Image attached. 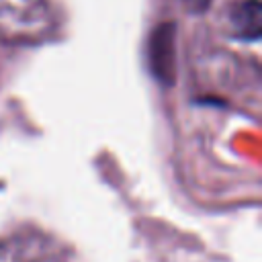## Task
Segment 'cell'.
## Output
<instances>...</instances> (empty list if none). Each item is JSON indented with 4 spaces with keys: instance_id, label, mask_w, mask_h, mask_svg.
I'll use <instances>...</instances> for the list:
<instances>
[{
    "instance_id": "obj_2",
    "label": "cell",
    "mask_w": 262,
    "mask_h": 262,
    "mask_svg": "<svg viewBox=\"0 0 262 262\" xmlns=\"http://www.w3.org/2000/svg\"><path fill=\"white\" fill-rule=\"evenodd\" d=\"M149 68L154 76L172 84L176 78V27L174 23H160L149 37Z\"/></svg>"
},
{
    "instance_id": "obj_1",
    "label": "cell",
    "mask_w": 262,
    "mask_h": 262,
    "mask_svg": "<svg viewBox=\"0 0 262 262\" xmlns=\"http://www.w3.org/2000/svg\"><path fill=\"white\" fill-rule=\"evenodd\" d=\"M0 262H78L74 250L41 229H18L0 237Z\"/></svg>"
},
{
    "instance_id": "obj_3",
    "label": "cell",
    "mask_w": 262,
    "mask_h": 262,
    "mask_svg": "<svg viewBox=\"0 0 262 262\" xmlns=\"http://www.w3.org/2000/svg\"><path fill=\"white\" fill-rule=\"evenodd\" d=\"M233 29L237 37L246 41H256L262 31V8L258 0H244L233 12Z\"/></svg>"
}]
</instances>
